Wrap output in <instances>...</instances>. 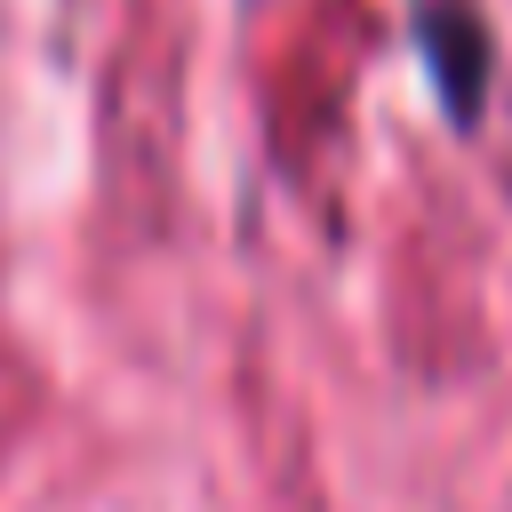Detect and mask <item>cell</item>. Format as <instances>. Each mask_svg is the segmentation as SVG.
I'll return each mask as SVG.
<instances>
[{"instance_id":"obj_1","label":"cell","mask_w":512,"mask_h":512,"mask_svg":"<svg viewBox=\"0 0 512 512\" xmlns=\"http://www.w3.org/2000/svg\"><path fill=\"white\" fill-rule=\"evenodd\" d=\"M408 32H416L424 80H432L448 128H480L488 96H496V32H488V16L472 0H416Z\"/></svg>"}]
</instances>
